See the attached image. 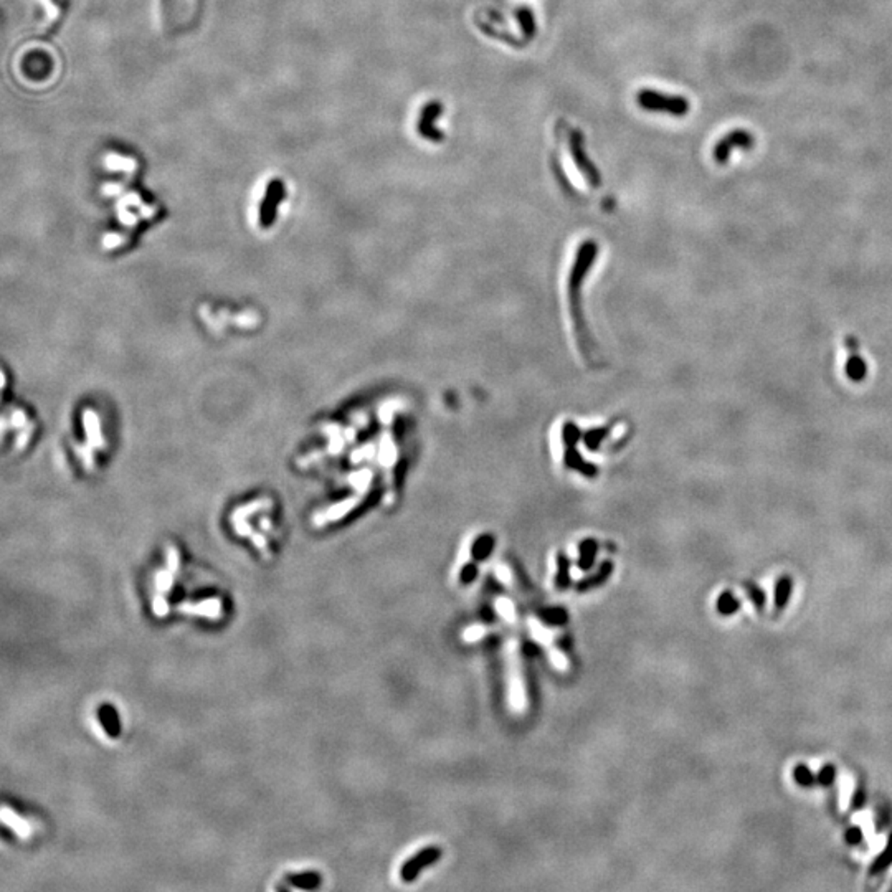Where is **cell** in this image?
Returning <instances> with one entry per match:
<instances>
[{"label":"cell","instance_id":"cell-1","mask_svg":"<svg viewBox=\"0 0 892 892\" xmlns=\"http://www.w3.org/2000/svg\"><path fill=\"white\" fill-rule=\"evenodd\" d=\"M636 103L641 109L649 113H663L672 118H684L691 109L688 98L679 95H666L654 89H641L636 95Z\"/></svg>","mask_w":892,"mask_h":892},{"label":"cell","instance_id":"cell-2","mask_svg":"<svg viewBox=\"0 0 892 892\" xmlns=\"http://www.w3.org/2000/svg\"><path fill=\"white\" fill-rule=\"evenodd\" d=\"M568 149H570V156L575 162L577 169L584 174L587 182L590 183L591 187H600L602 186V176H600L598 169L595 167V164L591 162L587 156L585 151V137L584 134L577 129L570 131V136H568Z\"/></svg>","mask_w":892,"mask_h":892},{"label":"cell","instance_id":"cell-3","mask_svg":"<svg viewBox=\"0 0 892 892\" xmlns=\"http://www.w3.org/2000/svg\"><path fill=\"white\" fill-rule=\"evenodd\" d=\"M755 146V137L752 136L750 133L746 131V129H734L729 134H725L719 139V142L714 146L712 149V158L719 165H724L729 162L730 156H732L734 149H742V151H748Z\"/></svg>","mask_w":892,"mask_h":892},{"label":"cell","instance_id":"cell-4","mask_svg":"<svg viewBox=\"0 0 892 892\" xmlns=\"http://www.w3.org/2000/svg\"><path fill=\"white\" fill-rule=\"evenodd\" d=\"M443 111H445V107H443L440 101H428L420 109L418 121H416V131H418L420 136L430 142H434V144H440V142H443V139H445V134L437 126Z\"/></svg>","mask_w":892,"mask_h":892},{"label":"cell","instance_id":"cell-5","mask_svg":"<svg viewBox=\"0 0 892 892\" xmlns=\"http://www.w3.org/2000/svg\"><path fill=\"white\" fill-rule=\"evenodd\" d=\"M842 352H845V361H842V370H845L846 379L851 382H863L866 379L868 365L863 356H861L859 342L853 335H845L842 339Z\"/></svg>","mask_w":892,"mask_h":892},{"label":"cell","instance_id":"cell-6","mask_svg":"<svg viewBox=\"0 0 892 892\" xmlns=\"http://www.w3.org/2000/svg\"><path fill=\"white\" fill-rule=\"evenodd\" d=\"M440 858L441 849L438 846H428V848L420 849L415 856H411V858L403 863L400 869V879L403 882H414L423 869L432 866L433 863L440 861Z\"/></svg>","mask_w":892,"mask_h":892},{"label":"cell","instance_id":"cell-7","mask_svg":"<svg viewBox=\"0 0 892 892\" xmlns=\"http://www.w3.org/2000/svg\"><path fill=\"white\" fill-rule=\"evenodd\" d=\"M283 195H285L283 182L271 181L270 183H268L266 194H264L262 207H259V222H262L264 227H268L273 222V217H275V212H276V205L280 204V200L283 199Z\"/></svg>","mask_w":892,"mask_h":892},{"label":"cell","instance_id":"cell-8","mask_svg":"<svg viewBox=\"0 0 892 892\" xmlns=\"http://www.w3.org/2000/svg\"><path fill=\"white\" fill-rule=\"evenodd\" d=\"M612 572H613V564L610 562V560H605V562L602 564V566H600L598 572L595 573V575H590V577L584 578L582 582H578L577 591H582V594H584V591L594 590V589H597V587L603 585L605 582H607L608 578H610V575H612Z\"/></svg>","mask_w":892,"mask_h":892},{"label":"cell","instance_id":"cell-9","mask_svg":"<svg viewBox=\"0 0 892 892\" xmlns=\"http://www.w3.org/2000/svg\"><path fill=\"white\" fill-rule=\"evenodd\" d=\"M515 17H517L519 27H521V32L524 35V40H529L531 42L532 38L536 37V19H534V13H532L531 8L527 7H521L515 10Z\"/></svg>","mask_w":892,"mask_h":892},{"label":"cell","instance_id":"cell-10","mask_svg":"<svg viewBox=\"0 0 892 892\" xmlns=\"http://www.w3.org/2000/svg\"><path fill=\"white\" fill-rule=\"evenodd\" d=\"M492 547H494V539H492L491 534H484L478 541H474L471 549V557L474 562H483L484 559L490 557Z\"/></svg>","mask_w":892,"mask_h":892},{"label":"cell","instance_id":"cell-11","mask_svg":"<svg viewBox=\"0 0 892 892\" xmlns=\"http://www.w3.org/2000/svg\"><path fill=\"white\" fill-rule=\"evenodd\" d=\"M517 661L513 656V683H511V696H513V706L517 711H521L524 707V689H522V683L521 678H519V670H517Z\"/></svg>","mask_w":892,"mask_h":892},{"label":"cell","instance_id":"cell-12","mask_svg":"<svg viewBox=\"0 0 892 892\" xmlns=\"http://www.w3.org/2000/svg\"><path fill=\"white\" fill-rule=\"evenodd\" d=\"M595 557H597V542L585 541L580 545V557H578V568L580 570H589L594 566Z\"/></svg>","mask_w":892,"mask_h":892},{"label":"cell","instance_id":"cell-13","mask_svg":"<svg viewBox=\"0 0 892 892\" xmlns=\"http://www.w3.org/2000/svg\"><path fill=\"white\" fill-rule=\"evenodd\" d=\"M539 617H541L542 621H545L547 625H552V626H564V625H567V621H568L567 612L564 608H560V607L541 610Z\"/></svg>","mask_w":892,"mask_h":892},{"label":"cell","instance_id":"cell-14","mask_svg":"<svg viewBox=\"0 0 892 892\" xmlns=\"http://www.w3.org/2000/svg\"><path fill=\"white\" fill-rule=\"evenodd\" d=\"M555 585L559 590H566L570 585V564L562 554L557 555V573H555Z\"/></svg>","mask_w":892,"mask_h":892},{"label":"cell","instance_id":"cell-15","mask_svg":"<svg viewBox=\"0 0 892 892\" xmlns=\"http://www.w3.org/2000/svg\"><path fill=\"white\" fill-rule=\"evenodd\" d=\"M170 0H158V15H159V27L162 33L170 32Z\"/></svg>","mask_w":892,"mask_h":892},{"label":"cell","instance_id":"cell-16","mask_svg":"<svg viewBox=\"0 0 892 892\" xmlns=\"http://www.w3.org/2000/svg\"><path fill=\"white\" fill-rule=\"evenodd\" d=\"M891 863H892V835L889 838V845H887V848L884 849V853H882L879 858L876 859V863L872 864L871 874H877V872L884 871V869L889 866Z\"/></svg>","mask_w":892,"mask_h":892},{"label":"cell","instance_id":"cell-17","mask_svg":"<svg viewBox=\"0 0 892 892\" xmlns=\"http://www.w3.org/2000/svg\"><path fill=\"white\" fill-rule=\"evenodd\" d=\"M790 589H792V584H790V580H788V578H782V580L778 582V585H777V600H775V603H777V608L782 610L783 607H785L787 602H788V597H790Z\"/></svg>","mask_w":892,"mask_h":892},{"label":"cell","instance_id":"cell-18","mask_svg":"<svg viewBox=\"0 0 892 892\" xmlns=\"http://www.w3.org/2000/svg\"><path fill=\"white\" fill-rule=\"evenodd\" d=\"M737 608H739V602L732 597V595L730 594L720 595L719 602H717V610H719L720 613H724V615H730V613H734Z\"/></svg>","mask_w":892,"mask_h":892},{"label":"cell","instance_id":"cell-19","mask_svg":"<svg viewBox=\"0 0 892 892\" xmlns=\"http://www.w3.org/2000/svg\"><path fill=\"white\" fill-rule=\"evenodd\" d=\"M476 578H478V566L474 562L466 564V566L461 568L460 584L469 585V584H473V582L476 580Z\"/></svg>","mask_w":892,"mask_h":892},{"label":"cell","instance_id":"cell-20","mask_svg":"<svg viewBox=\"0 0 892 892\" xmlns=\"http://www.w3.org/2000/svg\"><path fill=\"white\" fill-rule=\"evenodd\" d=\"M793 775H795V780L800 783V785H811V783H813V775H811L810 770L803 765H798Z\"/></svg>","mask_w":892,"mask_h":892},{"label":"cell","instance_id":"cell-21","mask_svg":"<svg viewBox=\"0 0 892 892\" xmlns=\"http://www.w3.org/2000/svg\"><path fill=\"white\" fill-rule=\"evenodd\" d=\"M497 608H499L501 615H503L508 621H514L515 620V613H514V607L509 600H497Z\"/></svg>","mask_w":892,"mask_h":892},{"label":"cell","instance_id":"cell-22","mask_svg":"<svg viewBox=\"0 0 892 892\" xmlns=\"http://www.w3.org/2000/svg\"><path fill=\"white\" fill-rule=\"evenodd\" d=\"M835 780V769L831 765H826L824 769L819 772L818 775V782L823 783V785H829V783Z\"/></svg>","mask_w":892,"mask_h":892},{"label":"cell","instance_id":"cell-23","mask_svg":"<svg viewBox=\"0 0 892 892\" xmlns=\"http://www.w3.org/2000/svg\"><path fill=\"white\" fill-rule=\"evenodd\" d=\"M861 838H863V835H861V829L859 828H849L848 831H846V840H848L849 842H853V845H858V842L861 841Z\"/></svg>","mask_w":892,"mask_h":892},{"label":"cell","instance_id":"cell-24","mask_svg":"<svg viewBox=\"0 0 892 892\" xmlns=\"http://www.w3.org/2000/svg\"><path fill=\"white\" fill-rule=\"evenodd\" d=\"M550 658H552V663L555 665V667H559V670H566V667H567V660H566V658L562 656V654H560V653H555V651H554L552 654H550Z\"/></svg>","mask_w":892,"mask_h":892},{"label":"cell","instance_id":"cell-25","mask_svg":"<svg viewBox=\"0 0 892 892\" xmlns=\"http://www.w3.org/2000/svg\"><path fill=\"white\" fill-rule=\"evenodd\" d=\"M532 631H534V635H536V638H537V640H541V641H547V640H549V638H550V635H549V633H547V631H545V630H542V628H541V626H537V625H536V623H532Z\"/></svg>","mask_w":892,"mask_h":892},{"label":"cell","instance_id":"cell-26","mask_svg":"<svg viewBox=\"0 0 892 892\" xmlns=\"http://www.w3.org/2000/svg\"><path fill=\"white\" fill-rule=\"evenodd\" d=\"M483 633H484L483 628H469L464 633V638H466V641H474V640H478L479 636H483Z\"/></svg>","mask_w":892,"mask_h":892},{"label":"cell","instance_id":"cell-27","mask_svg":"<svg viewBox=\"0 0 892 892\" xmlns=\"http://www.w3.org/2000/svg\"><path fill=\"white\" fill-rule=\"evenodd\" d=\"M752 598H754V602L759 605V607L764 605V595H762L759 590H752Z\"/></svg>","mask_w":892,"mask_h":892},{"label":"cell","instance_id":"cell-28","mask_svg":"<svg viewBox=\"0 0 892 892\" xmlns=\"http://www.w3.org/2000/svg\"><path fill=\"white\" fill-rule=\"evenodd\" d=\"M497 577H499V578H501V580H504V582H509V573H508V570H506V568H501V567H497Z\"/></svg>","mask_w":892,"mask_h":892},{"label":"cell","instance_id":"cell-29","mask_svg":"<svg viewBox=\"0 0 892 892\" xmlns=\"http://www.w3.org/2000/svg\"><path fill=\"white\" fill-rule=\"evenodd\" d=\"M854 805L858 806V808H859L861 805H863V792H858V793H856V796H854Z\"/></svg>","mask_w":892,"mask_h":892}]
</instances>
